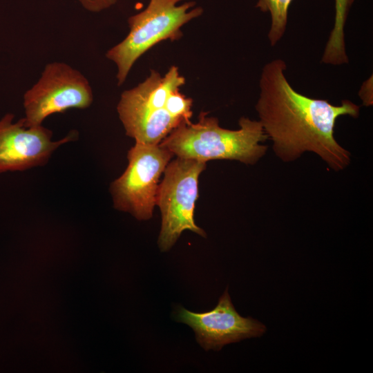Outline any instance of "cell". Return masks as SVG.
Segmentation results:
<instances>
[{"label": "cell", "mask_w": 373, "mask_h": 373, "mask_svg": "<svg viewBox=\"0 0 373 373\" xmlns=\"http://www.w3.org/2000/svg\"><path fill=\"white\" fill-rule=\"evenodd\" d=\"M286 68L281 59L264 66L255 106L276 155L289 162L309 151L317 154L331 169L343 170L350 164L351 155L335 140L336 121L342 115L358 117L360 107L348 99L336 106L298 93L286 78Z\"/></svg>", "instance_id": "6da1fadb"}, {"label": "cell", "mask_w": 373, "mask_h": 373, "mask_svg": "<svg viewBox=\"0 0 373 373\" xmlns=\"http://www.w3.org/2000/svg\"><path fill=\"white\" fill-rule=\"evenodd\" d=\"M184 84L178 68L172 66L164 76L152 70L143 82L124 90L117 111L126 135L135 142L159 144L180 124L190 122L193 99L180 93Z\"/></svg>", "instance_id": "7a4b0ae2"}, {"label": "cell", "mask_w": 373, "mask_h": 373, "mask_svg": "<svg viewBox=\"0 0 373 373\" xmlns=\"http://www.w3.org/2000/svg\"><path fill=\"white\" fill-rule=\"evenodd\" d=\"M238 124V130L224 128L217 118L201 113L197 123L180 124L160 144L178 157L205 162L236 160L254 165L266 154L267 146L261 143L267 136L259 120L242 117Z\"/></svg>", "instance_id": "3957f363"}, {"label": "cell", "mask_w": 373, "mask_h": 373, "mask_svg": "<svg viewBox=\"0 0 373 373\" xmlns=\"http://www.w3.org/2000/svg\"><path fill=\"white\" fill-rule=\"evenodd\" d=\"M183 1L150 0L144 10L128 18V34L106 54L117 66L118 85L124 82L141 55L162 41L180 39L182 27L202 14L203 9L195 7L194 1L179 4Z\"/></svg>", "instance_id": "277c9868"}, {"label": "cell", "mask_w": 373, "mask_h": 373, "mask_svg": "<svg viewBox=\"0 0 373 373\" xmlns=\"http://www.w3.org/2000/svg\"><path fill=\"white\" fill-rule=\"evenodd\" d=\"M206 166L205 162L178 157L166 166L156 202L162 214L157 241L162 251L169 250L185 230L206 237L194 220L199 177Z\"/></svg>", "instance_id": "5b68a950"}, {"label": "cell", "mask_w": 373, "mask_h": 373, "mask_svg": "<svg viewBox=\"0 0 373 373\" xmlns=\"http://www.w3.org/2000/svg\"><path fill=\"white\" fill-rule=\"evenodd\" d=\"M173 156L160 144L135 142L128 151L126 169L110 186L114 208L138 220L151 218L160 178Z\"/></svg>", "instance_id": "8992f818"}, {"label": "cell", "mask_w": 373, "mask_h": 373, "mask_svg": "<svg viewBox=\"0 0 373 373\" xmlns=\"http://www.w3.org/2000/svg\"><path fill=\"white\" fill-rule=\"evenodd\" d=\"M93 100L91 86L79 71L63 62L48 64L37 82L23 95L26 124L42 125L52 114L87 108Z\"/></svg>", "instance_id": "52a82bcc"}, {"label": "cell", "mask_w": 373, "mask_h": 373, "mask_svg": "<svg viewBox=\"0 0 373 373\" xmlns=\"http://www.w3.org/2000/svg\"><path fill=\"white\" fill-rule=\"evenodd\" d=\"M15 115L0 119V173L26 171L45 165L60 146L78 138L76 131L53 141L51 130L42 125L28 126L24 117L13 122Z\"/></svg>", "instance_id": "ba28073f"}, {"label": "cell", "mask_w": 373, "mask_h": 373, "mask_svg": "<svg viewBox=\"0 0 373 373\" xmlns=\"http://www.w3.org/2000/svg\"><path fill=\"white\" fill-rule=\"evenodd\" d=\"M175 316L193 329L198 343L205 350H220L225 345L260 336L266 331L262 323L242 317L236 311L227 289L211 311L195 313L179 306Z\"/></svg>", "instance_id": "9c48e42d"}, {"label": "cell", "mask_w": 373, "mask_h": 373, "mask_svg": "<svg viewBox=\"0 0 373 373\" xmlns=\"http://www.w3.org/2000/svg\"><path fill=\"white\" fill-rule=\"evenodd\" d=\"M354 1L335 0L334 26L321 58V62L325 64L339 66L347 64L349 61L345 50V26Z\"/></svg>", "instance_id": "30bf717a"}, {"label": "cell", "mask_w": 373, "mask_h": 373, "mask_svg": "<svg viewBox=\"0 0 373 373\" xmlns=\"http://www.w3.org/2000/svg\"><path fill=\"white\" fill-rule=\"evenodd\" d=\"M293 0H258L256 8L263 12H269L271 26L268 39L274 46L283 37L286 30L288 10Z\"/></svg>", "instance_id": "8fae6325"}, {"label": "cell", "mask_w": 373, "mask_h": 373, "mask_svg": "<svg viewBox=\"0 0 373 373\" xmlns=\"http://www.w3.org/2000/svg\"><path fill=\"white\" fill-rule=\"evenodd\" d=\"M83 7L90 12H97L110 8L117 0H79Z\"/></svg>", "instance_id": "7c38bea8"}, {"label": "cell", "mask_w": 373, "mask_h": 373, "mask_svg": "<svg viewBox=\"0 0 373 373\" xmlns=\"http://www.w3.org/2000/svg\"><path fill=\"white\" fill-rule=\"evenodd\" d=\"M372 82L370 79L364 82L358 93L363 104L367 106L372 105V85H370Z\"/></svg>", "instance_id": "4fadbf2b"}]
</instances>
